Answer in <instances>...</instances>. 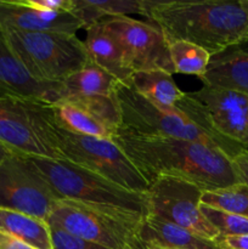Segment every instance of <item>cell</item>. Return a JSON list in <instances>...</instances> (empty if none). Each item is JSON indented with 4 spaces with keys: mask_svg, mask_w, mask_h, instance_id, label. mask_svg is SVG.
I'll use <instances>...</instances> for the list:
<instances>
[{
    "mask_svg": "<svg viewBox=\"0 0 248 249\" xmlns=\"http://www.w3.org/2000/svg\"><path fill=\"white\" fill-rule=\"evenodd\" d=\"M53 108L58 126L70 133L106 140H113L117 135L116 131L70 102L58 101Z\"/></svg>",
    "mask_w": 248,
    "mask_h": 249,
    "instance_id": "7402d4cb",
    "label": "cell"
},
{
    "mask_svg": "<svg viewBox=\"0 0 248 249\" xmlns=\"http://www.w3.org/2000/svg\"><path fill=\"white\" fill-rule=\"evenodd\" d=\"M0 97H18L55 105L63 99L62 83L40 82L28 72L0 33Z\"/></svg>",
    "mask_w": 248,
    "mask_h": 249,
    "instance_id": "4fadbf2b",
    "label": "cell"
},
{
    "mask_svg": "<svg viewBox=\"0 0 248 249\" xmlns=\"http://www.w3.org/2000/svg\"><path fill=\"white\" fill-rule=\"evenodd\" d=\"M48 224L108 249H146L140 236L142 223L125 220L77 202L58 201Z\"/></svg>",
    "mask_w": 248,
    "mask_h": 249,
    "instance_id": "52a82bcc",
    "label": "cell"
},
{
    "mask_svg": "<svg viewBox=\"0 0 248 249\" xmlns=\"http://www.w3.org/2000/svg\"><path fill=\"white\" fill-rule=\"evenodd\" d=\"M0 231L23 241L34 249H53L50 226L34 216L0 207Z\"/></svg>",
    "mask_w": 248,
    "mask_h": 249,
    "instance_id": "d6986e66",
    "label": "cell"
},
{
    "mask_svg": "<svg viewBox=\"0 0 248 249\" xmlns=\"http://www.w3.org/2000/svg\"><path fill=\"white\" fill-rule=\"evenodd\" d=\"M83 24L72 12H50L29 9L17 0L0 1V33L17 32H62L77 33Z\"/></svg>",
    "mask_w": 248,
    "mask_h": 249,
    "instance_id": "5bb4252c",
    "label": "cell"
},
{
    "mask_svg": "<svg viewBox=\"0 0 248 249\" xmlns=\"http://www.w3.org/2000/svg\"><path fill=\"white\" fill-rule=\"evenodd\" d=\"M113 141L148 184L159 177H173L194 182L203 191H213L242 182L233 160L209 143L119 131Z\"/></svg>",
    "mask_w": 248,
    "mask_h": 249,
    "instance_id": "6da1fadb",
    "label": "cell"
},
{
    "mask_svg": "<svg viewBox=\"0 0 248 249\" xmlns=\"http://www.w3.org/2000/svg\"><path fill=\"white\" fill-rule=\"evenodd\" d=\"M58 201L27 157L11 155L0 163V207L48 223Z\"/></svg>",
    "mask_w": 248,
    "mask_h": 249,
    "instance_id": "30bf717a",
    "label": "cell"
},
{
    "mask_svg": "<svg viewBox=\"0 0 248 249\" xmlns=\"http://www.w3.org/2000/svg\"><path fill=\"white\" fill-rule=\"evenodd\" d=\"M61 101L70 102L84 109L94 118L118 133L122 124L121 108L116 94L113 95H71Z\"/></svg>",
    "mask_w": 248,
    "mask_h": 249,
    "instance_id": "603a6c76",
    "label": "cell"
},
{
    "mask_svg": "<svg viewBox=\"0 0 248 249\" xmlns=\"http://www.w3.org/2000/svg\"><path fill=\"white\" fill-rule=\"evenodd\" d=\"M23 6L39 11L71 12L72 0H17Z\"/></svg>",
    "mask_w": 248,
    "mask_h": 249,
    "instance_id": "83f0119b",
    "label": "cell"
},
{
    "mask_svg": "<svg viewBox=\"0 0 248 249\" xmlns=\"http://www.w3.org/2000/svg\"><path fill=\"white\" fill-rule=\"evenodd\" d=\"M233 164L241 178V181L248 186V151H243L233 158Z\"/></svg>",
    "mask_w": 248,
    "mask_h": 249,
    "instance_id": "4dcf8cb0",
    "label": "cell"
},
{
    "mask_svg": "<svg viewBox=\"0 0 248 249\" xmlns=\"http://www.w3.org/2000/svg\"><path fill=\"white\" fill-rule=\"evenodd\" d=\"M146 249H164V248L157 247V246H146Z\"/></svg>",
    "mask_w": 248,
    "mask_h": 249,
    "instance_id": "d6a6232c",
    "label": "cell"
},
{
    "mask_svg": "<svg viewBox=\"0 0 248 249\" xmlns=\"http://www.w3.org/2000/svg\"><path fill=\"white\" fill-rule=\"evenodd\" d=\"M143 7L168 43L189 41L213 56L248 41V0H143Z\"/></svg>",
    "mask_w": 248,
    "mask_h": 249,
    "instance_id": "7a4b0ae2",
    "label": "cell"
},
{
    "mask_svg": "<svg viewBox=\"0 0 248 249\" xmlns=\"http://www.w3.org/2000/svg\"><path fill=\"white\" fill-rule=\"evenodd\" d=\"M189 94L203 105L219 134L248 151V95L204 85Z\"/></svg>",
    "mask_w": 248,
    "mask_h": 249,
    "instance_id": "7c38bea8",
    "label": "cell"
},
{
    "mask_svg": "<svg viewBox=\"0 0 248 249\" xmlns=\"http://www.w3.org/2000/svg\"><path fill=\"white\" fill-rule=\"evenodd\" d=\"M58 199L77 202L125 220L142 223L148 215L146 194L129 191L65 160L28 158Z\"/></svg>",
    "mask_w": 248,
    "mask_h": 249,
    "instance_id": "277c9868",
    "label": "cell"
},
{
    "mask_svg": "<svg viewBox=\"0 0 248 249\" xmlns=\"http://www.w3.org/2000/svg\"><path fill=\"white\" fill-rule=\"evenodd\" d=\"M119 80L91 60L62 82L63 99L71 95H113Z\"/></svg>",
    "mask_w": 248,
    "mask_h": 249,
    "instance_id": "44dd1931",
    "label": "cell"
},
{
    "mask_svg": "<svg viewBox=\"0 0 248 249\" xmlns=\"http://www.w3.org/2000/svg\"><path fill=\"white\" fill-rule=\"evenodd\" d=\"M215 243L218 249H248V235L219 236Z\"/></svg>",
    "mask_w": 248,
    "mask_h": 249,
    "instance_id": "f1b7e54d",
    "label": "cell"
},
{
    "mask_svg": "<svg viewBox=\"0 0 248 249\" xmlns=\"http://www.w3.org/2000/svg\"><path fill=\"white\" fill-rule=\"evenodd\" d=\"M169 53L175 73L196 75L199 79L206 74L212 57L204 49L185 40L169 43Z\"/></svg>",
    "mask_w": 248,
    "mask_h": 249,
    "instance_id": "cb8c5ba5",
    "label": "cell"
},
{
    "mask_svg": "<svg viewBox=\"0 0 248 249\" xmlns=\"http://www.w3.org/2000/svg\"><path fill=\"white\" fill-rule=\"evenodd\" d=\"M11 155H14V153L10 152V151L7 150V148H5L4 146H2L1 143H0V163L4 162V160H6V158L9 157V156H11Z\"/></svg>",
    "mask_w": 248,
    "mask_h": 249,
    "instance_id": "1f68e13d",
    "label": "cell"
},
{
    "mask_svg": "<svg viewBox=\"0 0 248 249\" xmlns=\"http://www.w3.org/2000/svg\"><path fill=\"white\" fill-rule=\"evenodd\" d=\"M12 53L40 82L62 83L90 61L77 34L62 32H4Z\"/></svg>",
    "mask_w": 248,
    "mask_h": 249,
    "instance_id": "8992f818",
    "label": "cell"
},
{
    "mask_svg": "<svg viewBox=\"0 0 248 249\" xmlns=\"http://www.w3.org/2000/svg\"><path fill=\"white\" fill-rule=\"evenodd\" d=\"M202 204L248 219V186L243 182L224 189L204 191Z\"/></svg>",
    "mask_w": 248,
    "mask_h": 249,
    "instance_id": "d4e9b609",
    "label": "cell"
},
{
    "mask_svg": "<svg viewBox=\"0 0 248 249\" xmlns=\"http://www.w3.org/2000/svg\"><path fill=\"white\" fill-rule=\"evenodd\" d=\"M125 85L160 108L170 111H179L177 104L186 94L175 84L173 74L160 70L134 72Z\"/></svg>",
    "mask_w": 248,
    "mask_h": 249,
    "instance_id": "ac0fdd59",
    "label": "cell"
},
{
    "mask_svg": "<svg viewBox=\"0 0 248 249\" xmlns=\"http://www.w3.org/2000/svg\"><path fill=\"white\" fill-rule=\"evenodd\" d=\"M201 82L248 95V51L236 46L213 55Z\"/></svg>",
    "mask_w": 248,
    "mask_h": 249,
    "instance_id": "9a60e30c",
    "label": "cell"
},
{
    "mask_svg": "<svg viewBox=\"0 0 248 249\" xmlns=\"http://www.w3.org/2000/svg\"><path fill=\"white\" fill-rule=\"evenodd\" d=\"M71 12L82 22L83 28L87 29L106 16L109 18L133 14L143 16L145 7L143 0H72Z\"/></svg>",
    "mask_w": 248,
    "mask_h": 249,
    "instance_id": "ffe728a7",
    "label": "cell"
},
{
    "mask_svg": "<svg viewBox=\"0 0 248 249\" xmlns=\"http://www.w3.org/2000/svg\"><path fill=\"white\" fill-rule=\"evenodd\" d=\"M0 249H34L23 241L0 231Z\"/></svg>",
    "mask_w": 248,
    "mask_h": 249,
    "instance_id": "f546056e",
    "label": "cell"
},
{
    "mask_svg": "<svg viewBox=\"0 0 248 249\" xmlns=\"http://www.w3.org/2000/svg\"><path fill=\"white\" fill-rule=\"evenodd\" d=\"M58 135L63 160L129 191L146 194L148 181L113 140L78 135L62 128Z\"/></svg>",
    "mask_w": 248,
    "mask_h": 249,
    "instance_id": "ba28073f",
    "label": "cell"
},
{
    "mask_svg": "<svg viewBox=\"0 0 248 249\" xmlns=\"http://www.w3.org/2000/svg\"><path fill=\"white\" fill-rule=\"evenodd\" d=\"M51 230V238H53V249H108L88 241L80 240L74 237L71 233L66 232L57 226L49 225Z\"/></svg>",
    "mask_w": 248,
    "mask_h": 249,
    "instance_id": "4316f807",
    "label": "cell"
},
{
    "mask_svg": "<svg viewBox=\"0 0 248 249\" xmlns=\"http://www.w3.org/2000/svg\"><path fill=\"white\" fill-rule=\"evenodd\" d=\"M140 236L146 246L164 249H218L215 241L199 237L186 229L151 214L141 224Z\"/></svg>",
    "mask_w": 248,
    "mask_h": 249,
    "instance_id": "e0dca14e",
    "label": "cell"
},
{
    "mask_svg": "<svg viewBox=\"0 0 248 249\" xmlns=\"http://www.w3.org/2000/svg\"><path fill=\"white\" fill-rule=\"evenodd\" d=\"M84 43L90 60L95 65L116 77L122 84L129 82L133 72L126 67L121 45L113 34L105 27L104 22H97L88 27Z\"/></svg>",
    "mask_w": 248,
    "mask_h": 249,
    "instance_id": "2e32d148",
    "label": "cell"
},
{
    "mask_svg": "<svg viewBox=\"0 0 248 249\" xmlns=\"http://www.w3.org/2000/svg\"><path fill=\"white\" fill-rule=\"evenodd\" d=\"M203 190L185 179L159 177L150 182L147 197L148 214L175 224L206 240L219 237L216 229L201 211Z\"/></svg>",
    "mask_w": 248,
    "mask_h": 249,
    "instance_id": "9c48e42d",
    "label": "cell"
},
{
    "mask_svg": "<svg viewBox=\"0 0 248 249\" xmlns=\"http://www.w3.org/2000/svg\"><path fill=\"white\" fill-rule=\"evenodd\" d=\"M116 97L122 116L119 133L199 141L220 148L232 160L246 151L213 128L203 105L189 92L177 104L179 111L160 108L122 83L117 87Z\"/></svg>",
    "mask_w": 248,
    "mask_h": 249,
    "instance_id": "3957f363",
    "label": "cell"
},
{
    "mask_svg": "<svg viewBox=\"0 0 248 249\" xmlns=\"http://www.w3.org/2000/svg\"><path fill=\"white\" fill-rule=\"evenodd\" d=\"M53 105L0 97V143L27 158L63 160Z\"/></svg>",
    "mask_w": 248,
    "mask_h": 249,
    "instance_id": "5b68a950",
    "label": "cell"
},
{
    "mask_svg": "<svg viewBox=\"0 0 248 249\" xmlns=\"http://www.w3.org/2000/svg\"><path fill=\"white\" fill-rule=\"evenodd\" d=\"M201 211L207 220L216 229L219 236L248 235V219L235 214L201 204Z\"/></svg>",
    "mask_w": 248,
    "mask_h": 249,
    "instance_id": "484cf974",
    "label": "cell"
},
{
    "mask_svg": "<svg viewBox=\"0 0 248 249\" xmlns=\"http://www.w3.org/2000/svg\"><path fill=\"white\" fill-rule=\"evenodd\" d=\"M102 22L121 45L126 67L131 72L160 70L174 74L169 43L157 26L128 16Z\"/></svg>",
    "mask_w": 248,
    "mask_h": 249,
    "instance_id": "8fae6325",
    "label": "cell"
}]
</instances>
